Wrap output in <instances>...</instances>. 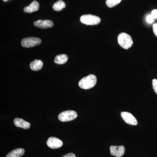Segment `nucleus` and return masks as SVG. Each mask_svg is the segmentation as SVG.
Wrapping results in <instances>:
<instances>
[{
  "mask_svg": "<svg viewBox=\"0 0 157 157\" xmlns=\"http://www.w3.org/2000/svg\"><path fill=\"white\" fill-rule=\"evenodd\" d=\"M97 82L96 76L90 74L82 78L78 82V86L82 89H90L95 86Z\"/></svg>",
  "mask_w": 157,
  "mask_h": 157,
  "instance_id": "f257e3e1",
  "label": "nucleus"
},
{
  "mask_svg": "<svg viewBox=\"0 0 157 157\" xmlns=\"http://www.w3.org/2000/svg\"><path fill=\"white\" fill-rule=\"evenodd\" d=\"M118 43L121 47L128 49L133 45V41L130 35L126 33H121L117 38Z\"/></svg>",
  "mask_w": 157,
  "mask_h": 157,
  "instance_id": "f03ea898",
  "label": "nucleus"
},
{
  "mask_svg": "<svg viewBox=\"0 0 157 157\" xmlns=\"http://www.w3.org/2000/svg\"><path fill=\"white\" fill-rule=\"evenodd\" d=\"M80 21L86 25H94L99 24L101 19L98 16L92 14H85L80 18Z\"/></svg>",
  "mask_w": 157,
  "mask_h": 157,
  "instance_id": "7ed1b4c3",
  "label": "nucleus"
},
{
  "mask_svg": "<svg viewBox=\"0 0 157 157\" xmlns=\"http://www.w3.org/2000/svg\"><path fill=\"white\" fill-rule=\"evenodd\" d=\"M42 40L36 37H28L24 38L21 41V45L25 48H31L41 44Z\"/></svg>",
  "mask_w": 157,
  "mask_h": 157,
  "instance_id": "20e7f679",
  "label": "nucleus"
},
{
  "mask_svg": "<svg viewBox=\"0 0 157 157\" xmlns=\"http://www.w3.org/2000/svg\"><path fill=\"white\" fill-rule=\"evenodd\" d=\"M77 117V113L74 110H67L61 113L58 116L59 120L62 122L70 121Z\"/></svg>",
  "mask_w": 157,
  "mask_h": 157,
  "instance_id": "39448f33",
  "label": "nucleus"
},
{
  "mask_svg": "<svg viewBox=\"0 0 157 157\" xmlns=\"http://www.w3.org/2000/svg\"><path fill=\"white\" fill-rule=\"evenodd\" d=\"M121 114L123 119L127 124L132 125L137 124V120L132 113L128 112H122L121 113Z\"/></svg>",
  "mask_w": 157,
  "mask_h": 157,
  "instance_id": "423d86ee",
  "label": "nucleus"
},
{
  "mask_svg": "<svg viewBox=\"0 0 157 157\" xmlns=\"http://www.w3.org/2000/svg\"><path fill=\"white\" fill-rule=\"evenodd\" d=\"M47 144L51 148L56 149L61 147L63 145V142L57 137H49L47 140Z\"/></svg>",
  "mask_w": 157,
  "mask_h": 157,
  "instance_id": "0eeeda50",
  "label": "nucleus"
},
{
  "mask_svg": "<svg viewBox=\"0 0 157 157\" xmlns=\"http://www.w3.org/2000/svg\"><path fill=\"white\" fill-rule=\"evenodd\" d=\"M111 155L117 157H121L124 154L125 148L123 145L121 146H111L109 147Z\"/></svg>",
  "mask_w": 157,
  "mask_h": 157,
  "instance_id": "6e6552de",
  "label": "nucleus"
},
{
  "mask_svg": "<svg viewBox=\"0 0 157 157\" xmlns=\"http://www.w3.org/2000/svg\"><path fill=\"white\" fill-rule=\"evenodd\" d=\"M54 23L49 20H39L34 22V25L39 28L45 29L50 28L53 26Z\"/></svg>",
  "mask_w": 157,
  "mask_h": 157,
  "instance_id": "1a4fd4ad",
  "label": "nucleus"
},
{
  "mask_svg": "<svg viewBox=\"0 0 157 157\" xmlns=\"http://www.w3.org/2000/svg\"><path fill=\"white\" fill-rule=\"evenodd\" d=\"M14 123L15 126L24 129H28L30 128L31 124L28 122L19 118L14 119Z\"/></svg>",
  "mask_w": 157,
  "mask_h": 157,
  "instance_id": "9d476101",
  "label": "nucleus"
},
{
  "mask_svg": "<svg viewBox=\"0 0 157 157\" xmlns=\"http://www.w3.org/2000/svg\"><path fill=\"white\" fill-rule=\"evenodd\" d=\"M39 4L37 1H33L29 6L25 7L24 9V11L26 13H32L39 10Z\"/></svg>",
  "mask_w": 157,
  "mask_h": 157,
  "instance_id": "9b49d317",
  "label": "nucleus"
},
{
  "mask_svg": "<svg viewBox=\"0 0 157 157\" xmlns=\"http://www.w3.org/2000/svg\"><path fill=\"white\" fill-rule=\"evenodd\" d=\"M43 66V63L41 60L35 59L34 61L31 62L30 67L33 71H39L41 70Z\"/></svg>",
  "mask_w": 157,
  "mask_h": 157,
  "instance_id": "f8f14e48",
  "label": "nucleus"
},
{
  "mask_svg": "<svg viewBox=\"0 0 157 157\" xmlns=\"http://www.w3.org/2000/svg\"><path fill=\"white\" fill-rule=\"evenodd\" d=\"M25 151L23 148H17L9 152L6 157H21L24 154Z\"/></svg>",
  "mask_w": 157,
  "mask_h": 157,
  "instance_id": "ddd939ff",
  "label": "nucleus"
},
{
  "mask_svg": "<svg viewBox=\"0 0 157 157\" xmlns=\"http://www.w3.org/2000/svg\"><path fill=\"white\" fill-rule=\"evenodd\" d=\"M68 57L66 54H61L57 55L55 58L54 62L56 63L61 65L66 63L67 62Z\"/></svg>",
  "mask_w": 157,
  "mask_h": 157,
  "instance_id": "4468645a",
  "label": "nucleus"
},
{
  "mask_svg": "<svg viewBox=\"0 0 157 157\" xmlns=\"http://www.w3.org/2000/svg\"><path fill=\"white\" fill-rule=\"evenodd\" d=\"M66 4L62 0H59L53 6V9L56 11H61L66 7Z\"/></svg>",
  "mask_w": 157,
  "mask_h": 157,
  "instance_id": "2eb2a0df",
  "label": "nucleus"
},
{
  "mask_svg": "<svg viewBox=\"0 0 157 157\" xmlns=\"http://www.w3.org/2000/svg\"><path fill=\"white\" fill-rule=\"evenodd\" d=\"M122 0H107L106 3L109 8H113L121 2Z\"/></svg>",
  "mask_w": 157,
  "mask_h": 157,
  "instance_id": "dca6fc26",
  "label": "nucleus"
},
{
  "mask_svg": "<svg viewBox=\"0 0 157 157\" xmlns=\"http://www.w3.org/2000/svg\"><path fill=\"white\" fill-rule=\"evenodd\" d=\"M152 86L154 90L157 94V79H153L152 80Z\"/></svg>",
  "mask_w": 157,
  "mask_h": 157,
  "instance_id": "f3484780",
  "label": "nucleus"
},
{
  "mask_svg": "<svg viewBox=\"0 0 157 157\" xmlns=\"http://www.w3.org/2000/svg\"><path fill=\"white\" fill-rule=\"evenodd\" d=\"M154 21V18L151 16V14H149L147 16L146 21L149 24L152 23Z\"/></svg>",
  "mask_w": 157,
  "mask_h": 157,
  "instance_id": "a211bd4d",
  "label": "nucleus"
},
{
  "mask_svg": "<svg viewBox=\"0 0 157 157\" xmlns=\"http://www.w3.org/2000/svg\"><path fill=\"white\" fill-rule=\"evenodd\" d=\"M151 15L154 19L157 18V10L155 9V10H153L151 11Z\"/></svg>",
  "mask_w": 157,
  "mask_h": 157,
  "instance_id": "6ab92c4d",
  "label": "nucleus"
},
{
  "mask_svg": "<svg viewBox=\"0 0 157 157\" xmlns=\"http://www.w3.org/2000/svg\"><path fill=\"white\" fill-rule=\"evenodd\" d=\"M153 31L155 35L157 37V23H155L153 25Z\"/></svg>",
  "mask_w": 157,
  "mask_h": 157,
  "instance_id": "aec40b11",
  "label": "nucleus"
},
{
  "mask_svg": "<svg viewBox=\"0 0 157 157\" xmlns=\"http://www.w3.org/2000/svg\"><path fill=\"white\" fill-rule=\"evenodd\" d=\"M62 157H76V155L72 153H68L67 154L63 156Z\"/></svg>",
  "mask_w": 157,
  "mask_h": 157,
  "instance_id": "412c9836",
  "label": "nucleus"
},
{
  "mask_svg": "<svg viewBox=\"0 0 157 157\" xmlns=\"http://www.w3.org/2000/svg\"><path fill=\"white\" fill-rule=\"evenodd\" d=\"M3 1H4V2H7V1H8V0H3Z\"/></svg>",
  "mask_w": 157,
  "mask_h": 157,
  "instance_id": "4be33fe9",
  "label": "nucleus"
}]
</instances>
